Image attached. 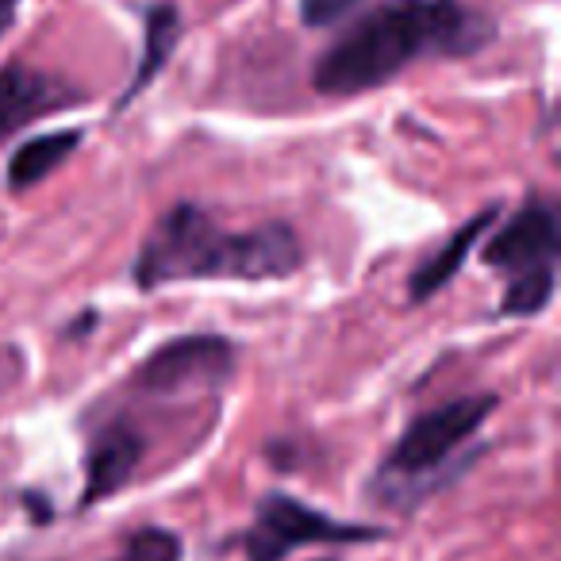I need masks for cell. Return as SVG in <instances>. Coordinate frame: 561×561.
<instances>
[{"label": "cell", "mask_w": 561, "mask_h": 561, "mask_svg": "<svg viewBox=\"0 0 561 561\" xmlns=\"http://www.w3.org/2000/svg\"><path fill=\"white\" fill-rule=\"evenodd\" d=\"M496 39V20L466 0H385L358 16L312 70L323 96H362L427 58H469Z\"/></svg>", "instance_id": "obj_1"}, {"label": "cell", "mask_w": 561, "mask_h": 561, "mask_svg": "<svg viewBox=\"0 0 561 561\" xmlns=\"http://www.w3.org/2000/svg\"><path fill=\"white\" fill-rule=\"evenodd\" d=\"M305 247L289 224L234 227L219 224L201 204H173L154 219L135 257V280L142 293L165 285H204V280H234L262 285L300 273Z\"/></svg>", "instance_id": "obj_2"}, {"label": "cell", "mask_w": 561, "mask_h": 561, "mask_svg": "<svg viewBox=\"0 0 561 561\" xmlns=\"http://www.w3.org/2000/svg\"><path fill=\"white\" fill-rule=\"evenodd\" d=\"M558 211L542 196H530L481 247V262L504 277L500 312L527 316V320L542 316L558 293Z\"/></svg>", "instance_id": "obj_3"}, {"label": "cell", "mask_w": 561, "mask_h": 561, "mask_svg": "<svg viewBox=\"0 0 561 561\" xmlns=\"http://www.w3.org/2000/svg\"><path fill=\"white\" fill-rule=\"evenodd\" d=\"M239 351L224 335H181L150 351L124 381L135 400L150 408H181V412H211L231 385Z\"/></svg>", "instance_id": "obj_4"}, {"label": "cell", "mask_w": 561, "mask_h": 561, "mask_svg": "<svg viewBox=\"0 0 561 561\" xmlns=\"http://www.w3.org/2000/svg\"><path fill=\"white\" fill-rule=\"evenodd\" d=\"M496 412V397L492 392H469V397L446 400V404L431 408V412L415 415L392 450L385 454L381 469H377V484L385 496H408L420 484H431L438 469H446L489 423Z\"/></svg>", "instance_id": "obj_5"}, {"label": "cell", "mask_w": 561, "mask_h": 561, "mask_svg": "<svg viewBox=\"0 0 561 561\" xmlns=\"http://www.w3.org/2000/svg\"><path fill=\"white\" fill-rule=\"evenodd\" d=\"M377 538H385V530L335 519L320 507H308L305 500L273 492L257 504L242 546H247V561H285L308 546H354L377 542Z\"/></svg>", "instance_id": "obj_6"}, {"label": "cell", "mask_w": 561, "mask_h": 561, "mask_svg": "<svg viewBox=\"0 0 561 561\" xmlns=\"http://www.w3.org/2000/svg\"><path fill=\"white\" fill-rule=\"evenodd\" d=\"M150 450H154V443L131 415H104L101 427L89 435L85 446V492H81V504H104L116 492H124L142 473Z\"/></svg>", "instance_id": "obj_7"}, {"label": "cell", "mask_w": 561, "mask_h": 561, "mask_svg": "<svg viewBox=\"0 0 561 561\" xmlns=\"http://www.w3.org/2000/svg\"><path fill=\"white\" fill-rule=\"evenodd\" d=\"M73 104H81V93L55 73L35 70L27 62L0 66V142H9L35 119L55 116Z\"/></svg>", "instance_id": "obj_8"}, {"label": "cell", "mask_w": 561, "mask_h": 561, "mask_svg": "<svg viewBox=\"0 0 561 561\" xmlns=\"http://www.w3.org/2000/svg\"><path fill=\"white\" fill-rule=\"evenodd\" d=\"M500 208L496 204H489L484 211H477L473 219H466V224L458 227V231L450 234V239L443 242V247L435 250V254L427 257V262L420 265V270L408 277V293H412L415 305H423V300H431L438 289H446L454 277H458V270L466 265L469 250L477 247V242L484 239V231H489L492 224H496Z\"/></svg>", "instance_id": "obj_9"}, {"label": "cell", "mask_w": 561, "mask_h": 561, "mask_svg": "<svg viewBox=\"0 0 561 561\" xmlns=\"http://www.w3.org/2000/svg\"><path fill=\"white\" fill-rule=\"evenodd\" d=\"M178 35H181L178 9H173V4H150L147 20H142V58H139V66H135L131 85L124 89V96H119L116 108H127V104H131L135 96H139L142 89H147L150 81L165 70L173 47H178Z\"/></svg>", "instance_id": "obj_10"}, {"label": "cell", "mask_w": 561, "mask_h": 561, "mask_svg": "<svg viewBox=\"0 0 561 561\" xmlns=\"http://www.w3.org/2000/svg\"><path fill=\"white\" fill-rule=\"evenodd\" d=\"M78 147H81L78 127H70V131H47V135H35V139L20 142L16 154L9 158V188L12 193L35 188L39 181H47Z\"/></svg>", "instance_id": "obj_11"}, {"label": "cell", "mask_w": 561, "mask_h": 561, "mask_svg": "<svg viewBox=\"0 0 561 561\" xmlns=\"http://www.w3.org/2000/svg\"><path fill=\"white\" fill-rule=\"evenodd\" d=\"M181 553H185V546H181V538L173 530L142 527L124 538L116 561H181Z\"/></svg>", "instance_id": "obj_12"}, {"label": "cell", "mask_w": 561, "mask_h": 561, "mask_svg": "<svg viewBox=\"0 0 561 561\" xmlns=\"http://www.w3.org/2000/svg\"><path fill=\"white\" fill-rule=\"evenodd\" d=\"M362 4L366 0H297V12L305 27H335L346 16H354Z\"/></svg>", "instance_id": "obj_13"}, {"label": "cell", "mask_w": 561, "mask_h": 561, "mask_svg": "<svg viewBox=\"0 0 561 561\" xmlns=\"http://www.w3.org/2000/svg\"><path fill=\"white\" fill-rule=\"evenodd\" d=\"M20 4H24V0H0V35H4L12 27V20H16V12H20Z\"/></svg>", "instance_id": "obj_14"}]
</instances>
